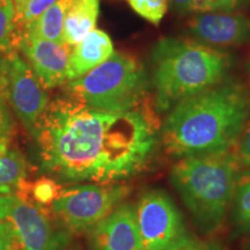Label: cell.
Listing matches in <instances>:
<instances>
[{
	"label": "cell",
	"mask_w": 250,
	"mask_h": 250,
	"mask_svg": "<svg viewBox=\"0 0 250 250\" xmlns=\"http://www.w3.org/2000/svg\"><path fill=\"white\" fill-rule=\"evenodd\" d=\"M232 152L241 170H250V114Z\"/></svg>",
	"instance_id": "cell-23"
},
{
	"label": "cell",
	"mask_w": 250,
	"mask_h": 250,
	"mask_svg": "<svg viewBox=\"0 0 250 250\" xmlns=\"http://www.w3.org/2000/svg\"><path fill=\"white\" fill-rule=\"evenodd\" d=\"M0 219L11 227L18 250H67L72 234L30 199L0 197Z\"/></svg>",
	"instance_id": "cell-7"
},
{
	"label": "cell",
	"mask_w": 250,
	"mask_h": 250,
	"mask_svg": "<svg viewBox=\"0 0 250 250\" xmlns=\"http://www.w3.org/2000/svg\"><path fill=\"white\" fill-rule=\"evenodd\" d=\"M229 217L234 234L250 241V170L241 171L237 179Z\"/></svg>",
	"instance_id": "cell-17"
},
{
	"label": "cell",
	"mask_w": 250,
	"mask_h": 250,
	"mask_svg": "<svg viewBox=\"0 0 250 250\" xmlns=\"http://www.w3.org/2000/svg\"><path fill=\"white\" fill-rule=\"evenodd\" d=\"M241 171L232 151L180 159L173 167L170 182L202 233L212 234L223 225Z\"/></svg>",
	"instance_id": "cell-4"
},
{
	"label": "cell",
	"mask_w": 250,
	"mask_h": 250,
	"mask_svg": "<svg viewBox=\"0 0 250 250\" xmlns=\"http://www.w3.org/2000/svg\"><path fill=\"white\" fill-rule=\"evenodd\" d=\"M239 2L240 0H208V12H230Z\"/></svg>",
	"instance_id": "cell-26"
},
{
	"label": "cell",
	"mask_w": 250,
	"mask_h": 250,
	"mask_svg": "<svg viewBox=\"0 0 250 250\" xmlns=\"http://www.w3.org/2000/svg\"><path fill=\"white\" fill-rule=\"evenodd\" d=\"M167 250H225L223 246L218 242L203 241L192 234L188 232L179 242Z\"/></svg>",
	"instance_id": "cell-24"
},
{
	"label": "cell",
	"mask_w": 250,
	"mask_h": 250,
	"mask_svg": "<svg viewBox=\"0 0 250 250\" xmlns=\"http://www.w3.org/2000/svg\"><path fill=\"white\" fill-rule=\"evenodd\" d=\"M62 188L59 186L57 181L49 176H42L33 183H26L22 192L19 197H22L28 192V199L36 203L41 206H50L54 203L61 193ZM27 198V197H23Z\"/></svg>",
	"instance_id": "cell-18"
},
{
	"label": "cell",
	"mask_w": 250,
	"mask_h": 250,
	"mask_svg": "<svg viewBox=\"0 0 250 250\" xmlns=\"http://www.w3.org/2000/svg\"><path fill=\"white\" fill-rule=\"evenodd\" d=\"M249 114L248 89L235 81H221L168 111L160 131L162 145L179 160L225 154L234 148Z\"/></svg>",
	"instance_id": "cell-2"
},
{
	"label": "cell",
	"mask_w": 250,
	"mask_h": 250,
	"mask_svg": "<svg viewBox=\"0 0 250 250\" xmlns=\"http://www.w3.org/2000/svg\"><path fill=\"white\" fill-rule=\"evenodd\" d=\"M151 80L134 56L116 51L85 76L68 81L64 92L87 107L102 111H131L145 107Z\"/></svg>",
	"instance_id": "cell-5"
},
{
	"label": "cell",
	"mask_w": 250,
	"mask_h": 250,
	"mask_svg": "<svg viewBox=\"0 0 250 250\" xmlns=\"http://www.w3.org/2000/svg\"><path fill=\"white\" fill-rule=\"evenodd\" d=\"M140 17L158 26L168 9V0H126Z\"/></svg>",
	"instance_id": "cell-21"
},
{
	"label": "cell",
	"mask_w": 250,
	"mask_h": 250,
	"mask_svg": "<svg viewBox=\"0 0 250 250\" xmlns=\"http://www.w3.org/2000/svg\"><path fill=\"white\" fill-rule=\"evenodd\" d=\"M242 250H250V241H248V243H247L246 247Z\"/></svg>",
	"instance_id": "cell-29"
},
{
	"label": "cell",
	"mask_w": 250,
	"mask_h": 250,
	"mask_svg": "<svg viewBox=\"0 0 250 250\" xmlns=\"http://www.w3.org/2000/svg\"><path fill=\"white\" fill-rule=\"evenodd\" d=\"M29 165L24 155L11 145L0 147V197L20 196L27 183Z\"/></svg>",
	"instance_id": "cell-15"
},
{
	"label": "cell",
	"mask_w": 250,
	"mask_h": 250,
	"mask_svg": "<svg viewBox=\"0 0 250 250\" xmlns=\"http://www.w3.org/2000/svg\"><path fill=\"white\" fill-rule=\"evenodd\" d=\"M0 89L11 111L34 138L49 103L46 89L23 56L13 48L0 54Z\"/></svg>",
	"instance_id": "cell-8"
},
{
	"label": "cell",
	"mask_w": 250,
	"mask_h": 250,
	"mask_svg": "<svg viewBox=\"0 0 250 250\" xmlns=\"http://www.w3.org/2000/svg\"><path fill=\"white\" fill-rule=\"evenodd\" d=\"M89 234L92 250H143L134 205L122 203Z\"/></svg>",
	"instance_id": "cell-11"
},
{
	"label": "cell",
	"mask_w": 250,
	"mask_h": 250,
	"mask_svg": "<svg viewBox=\"0 0 250 250\" xmlns=\"http://www.w3.org/2000/svg\"><path fill=\"white\" fill-rule=\"evenodd\" d=\"M71 2L72 0H58L39 18L22 28H18L15 31H21L27 35L65 44L62 40V27Z\"/></svg>",
	"instance_id": "cell-16"
},
{
	"label": "cell",
	"mask_w": 250,
	"mask_h": 250,
	"mask_svg": "<svg viewBox=\"0 0 250 250\" xmlns=\"http://www.w3.org/2000/svg\"><path fill=\"white\" fill-rule=\"evenodd\" d=\"M192 12L208 13V0H192Z\"/></svg>",
	"instance_id": "cell-28"
},
{
	"label": "cell",
	"mask_w": 250,
	"mask_h": 250,
	"mask_svg": "<svg viewBox=\"0 0 250 250\" xmlns=\"http://www.w3.org/2000/svg\"><path fill=\"white\" fill-rule=\"evenodd\" d=\"M100 13V0H72L65 15L62 40L73 46L95 29Z\"/></svg>",
	"instance_id": "cell-14"
},
{
	"label": "cell",
	"mask_w": 250,
	"mask_h": 250,
	"mask_svg": "<svg viewBox=\"0 0 250 250\" xmlns=\"http://www.w3.org/2000/svg\"><path fill=\"white\" fill-rule=\"evenodd\" d=\"M168 6L177 14H187L192 12V0H168Z\"/></svg>",
	"instance_id": "cell-27"
},
{
	"label": "cell",
	"mask_w": 250,
	"mask_h": 250,
	"mask_svg": "<svg viewBox=\"0 0 250 250\" xmlns=\"http://www.w3.org/2000/svg\"><path fill=\"white\" fill-rule=\"evenodd\" d=\"M15 132V124L11 109L4 94L0 89V147L12 144Z\"/></svg>",
	"instance_id": "cell-22"
},
{
	"label": "cell",
	"mask_w": 250,
	"mask_h": 250,
	"mask_svg": "<svg viewBox=\"0 0 250 250\" xmlns=\"http://www.w3.org/2000/svg\"><path fill=\"white\" fill-rule=\"evenodd\" d=\"M13 46L23 56L45 89L67 83V65L72 46L15 31Z\"/></svg>",
	"instance_id": "cell-10"
},
{
	"label": "cell",
	"mask_w": 250,
	"mask_h": 250,
	"mask_svg": "<svg viewBox=\"0 0 250 250\" xmlns=\"http://www.w3.org/2000/svg\"><path fill=\"white\" fill-rule=\"evenodd\" d=\"M159 123L146 107L102 111L64 94L49 101L35 136L42 173L62 183H118L151 162Z\"/></svg>",
	"instance_id": "cell-1"
},
{
	"label": "cell",
	"mask_w": 250,
	"mask_h": 250,
	"mask_svg": "<svg viewBox=\"0 0 250 250\" xmlns=\"http://www.w3.org/2000/svg\"><path fill=\"white\" fill-rule=\"evenodd\" d=\"M129 188L121 183H93L62 189L50 205L52 215L71 234L88 233L122 204Z\"/></svg>",
	"instance_id": "cell-6"
},
{
	"label": "cell",
	"mask_w": 250,
	"mask_h": 250,
	"mask_svg": "<svg viewBox=\"0 0 250 250\" xmlns=\"http://www.w3.org/2000/svg\"><path fill=\"white\" fill-rule=\"evenodd\" d=\"M114 52V44L105 31L94 29L72 46L67 65V80L85 76L93 68L105 62ZM67 81V83H68Z\"/></svg>",
	"instance_id": "cell-13"
},
{
	"label": "cell",
	"mask_w": 250,
	"mask_h": 250,
	"mask_svg": "<svg viewBox=\"0 0 250 250\" xmlns=\"http://www.w3.org/2000/svg\"><path fill=\"white\" fill-rule=\"evenodd\" d=\"M0 250H18L11 227L1 219H0Z\"/></svg>",
	"instance_id": "cell-25"
},
{
	"label": "cell",
	"mask_w": 250,
	"mask_h": 250,
	"mask_svg": "<svg viewBox=\"0 0 250 250\" xmlns=\"http://www.w3.org/2000/svg\"><path fill=\"white\" fill-rule=\"evenodd\" d=\"M58 0H14L15 29L30 23Z\"/></svg>",
	"instance_id": "cell-20"
},
{
	"label": "cell",
	"mask_w": 250,
	"mask_h": 250,
	"mask_svg": "<svg viewBox=\"0 0 250 250\" xmlns=\"http://www.w3.org/2000/svg\"><path fill=\"white\" fill-rule=\"evenodd\" d=\"M190 34L206 44L229 46L250 37V21L241 14L202 13L189 21Z\"/></svg>",
	"instance_id": "cell-12"
},
{
	"label": "cell",
	"mask_w": 250,
	"mask_h": 250,
	"mask_svg": "<svg viewBox=\"0 0 250 250\" xmlns=\"http://www.w3.org/2000/svg\"><path fill=\"white\" fill-rule=\"evenodd\" d=\"M134 211L143 250H167L189 232L173 198L162 189L144 192Z\"/></svg>",
	"instance_id": "cell-9"
},
{
	"label": "cell",
	"mask_w": 250,
	"mask_h": 250,
	"mask_svg": "<svg viewBox=\"0 0 250 250\" xmlns=\"http://www.w3.org/2000/svg\"><path fill=\"white\" fill-rule=\"evenodd\" d=\"M14 0H0V54L14 48Z\"/></svg>",
	"instance_id": "cell-19"
},
{
	"label": "cell",
	"mask_w": 250,
	"mask_h": 250,
	"mask_svg": "<svg viewBox=\"0 0 250 250\" xmlns=\"http://www.w3.org/2000/svg\"><path fill=\"white\" fill-rule=\"evenodd\" d=\"M155 107L168 112L182 100L218 85L232 65L226 52L192 40L166 37L152 49Z\"/></svg>",
	"instance_id": "cell-3"
}]
</instances>
